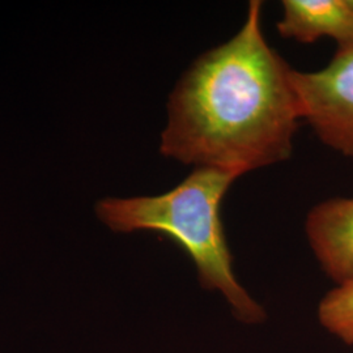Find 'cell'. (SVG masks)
Instances as JSON below:
<instances>
[{
	"label": "cell",
	"instance_id": "1",
	"mask_svg": "<svg viewBox=\"0 0 353 353\" xmlns=\"http://www.w3.org/2000/svg\"><path fill=\"white\" fill-rule=\"evenodd\" d=\"M252 0L240 30L205 51L169 96L160 152L195 168L239 176L287 161L303 119L293 68L262 32Z\"/></svg>",
	"mask_w": 353,
	"mask_h": 353
},
{
	"label": "cell",
	"instance_id": "2",
	"mask_svg": "<svg viewBox=\"0 0 353 353\" xmlns=\"http://www.w3.org/2000/svg\"><path fill=\"white\" fill-rule=\"evenodd\" d=\"M237 176L195 168L174 189L135 198H105L96 205L102 223L118 233L153 230L176 242L192 259L202 288L220 293L243 323L265 322V312L240 284L221 221V203Z\"/></svg>",
	"mask_w": 353,
	"mask_h": 353
},
{
	"label": "cell",
	"instance_id": "3",
	"mask_svg": "<svg viewBox=\"0 0 353 353\" xmlns=\"http://www.w3.org/2000/svg\"><path fill=\"white\" fill-rule=\"evenodd\" d=\"M293 84L305 119L334 151L353 157V45L338 48L314 72L293 70Z\"/></svg>",
	"mask_w": 353,
	"mask_h": 353
},
{
	"label": "cell",
	"instance_id": "4",
	"mask_svg": "<svg viewBox=\"0 0 353 353\" xmlns=\"http://www.w3.org/2000/svg\"><path fill=\"white\" fill-rule=\"evenodd\" d=\"M310 249L336 285L353 280V198H334L312 208L305 221Z\"/></svg>",
	"mask_w": 353,
	"mask_h": 353
},
{
	"label": "cell",
	"instance_id": "5",
	"mask_svg": "<svg viewBox=\"0 0 353 353\" xmlns=\"http://www.w3.org/2000/svg\"><path fill=\"white\" fill-rule=\"evenodd\" d=\"M281 7V37L303 43L328 37L338 48L352 46L353 0H284Z\"/></svg>",
	"mask_w": 353,
	"mask_h": 353
},
{
	"label": "cell",
	"instance_id": "6",
	"mask_svg": "<svg viewBox=\"0 0 353 353\" xmlns=\"http://www.w3.org/2000/svg\"><path fill=\"white\" fill-rule=\"evenodd\" d=\"M318 319L331 335L353 345V280L336 285L322 299Z\"/></svg>",
	"mask_w": 353,
	"mask_h": 353
}]
</instances>
